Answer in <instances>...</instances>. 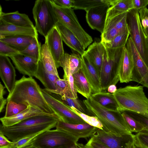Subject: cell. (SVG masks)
<instances>
[{"label":"cell","mask_w":148,"mask_h":148,"mask_svg":"<svg viewBox=\"0 0 148 148\" xmlns=\"http://www.w3.org/2000/svg\"><path fill=\"white\" fill-rule=\"evenodd\" d=\"M105 49L104 45L101 41L95 42L89 46L84 54L95 68L100 78Z\"/></svg>","instance_id":"44dd1931"},{"label":"cell","mask_w":148,"mask_h":148,"mask_svg":"<svg viewBox=\"0 0 148 148\" xmlns=\"http://www.w3.org/2000/svg\"><path fill=\"white\" fill-rule=\"evenodd\" d=\"M130 33L128 29L126 31L119 33L111 41L103 43L104 45L111 48H118L125 47L126 44Z\"/></svg>","instance_id":"8d00e7d4"},{"label":"cell","mask_w":148,"mask_h":148,"mask_svg":"<svg viewBox=\"0 0 148 148\" xmlns=\"http://www.w3.org/2000/svg\"><path fill=\"white\" fill-rule=\"evenodd\" d=\"M126 46L132 58L134 64L132 81L141 84L148 88V67L142 59L130 37L128 38Z\"/></svg>","instance_id":"7c38bea8"},{"label":"cell","mask_w":148,"mask_h":148,"mask_svg":"<svg viewBox=\"0 0 148 148\" xmlns=\"http://www.w3.org/2000/svg\"><path fill=\"white\" fill-rule=\"evenodd\" d=\"M16 68L21 74L29 77H35L38 65V60L21 53L10 56Z\"/></svg>","instance_id":"2e32d148"},{"label":"cell","mask_w":148,"mask_h":148,"mask_svg":"<svg viewBox=\"0 0 148 148\" xmlns=\"http://www.w3.org/2000/svg\"><path fill=\"white\" fill-rule=\"evenodd\" d=\"M83 101L88 114L97 117L107 133L118 137L132 134L128 128L121 112L108 109L90 96Z\"/></svg>","instance_id":"7a4b0ae2"},{"label":"cell","mask_w":148,"mask_h":148,"mask_svg":"<svg viewBox=\"0 0 148 148\" xmlns=\"http://www.w3.org/2000/svg\"><path fill=\"white\" fill-rule=\"evenodd\" d=\"M6 99L7 102L12 101L23 104L38 109L45 114L58 117L47 103L41 88L32 77L23 76L17 80L13 90L9 93Z\"/></svg>","instance_id":"6da1fadb"},{"label":"cell","mask_w":148,"mask_h":148,"mask_svg":"<svg viewBox=\"0 0 148 148\" xmlns=\"http://www.w3.org/2000/svg\"><path fill=\"white\" fill-rule=\"evenodd\" d=\"M127 23L130 37L148 67V38L142 28L137 10L133 9L127 12Z\"/></svg>","instance_id":"8992f818"},{"label":"cell","mask_w":148,"mask_h":148,"mask_svg":"<svg viewBox=\"0 0 148 148\" xmlns=\"http://www.w3.org/2000/svg\"><path fill=\"white\" fill-rule=\"evenodd\" d=\"M85 148H99L91 144L88 141L84 145Z\"/></svg>","instance_id":"11a10c76"},{"label":"cell","mask_w":148,"mask_h":148,"mask_svg":"<svg viewBox=\"0 0 148 148\" xmlns=\"http://www.w3.org/2000/svg\"><path fill=\"white\" fill-rule=\"evenodd\" d=\"M127 125L130 132H139L144 131L145 128L143 125L136 120L126 111L121 112Z\"/></svg>","instance_id":"ab89813d"},{"label":"cell","mask_w":148,"mask_h":148,"mask_svg":"<svg viewBox=\"0 0 148 148\" xmlns=\"http://www.w3.org/2000/svg\"></svg>","instance_id":"6125c7cd"},{"label":"cell","mask_w":148,"mask_h":148,"mask_svg":"<svg viewBox=\"0 0 148 148\" xmlns=\"http://www.w3.org/2000/svg\"><path fill=\"white\" fill-rule=\"evenodd\" d=\"M134 8L138 11L146 7L148 5V0H133Z\"/></svg>","instance_id":"816d5d0a"},{"label":"cell","mask_w":148,"mask_h":148,"mask_svg":"<svg viewBox=\"0 0 148 148\" xmlns=\"http://www.w3.org/2000/svg\"><path fill=\"white\" fill-rule=\"evenodd\" d=\"M91 137L109 148H137L134 145L135 135L133 134L118 137L97 128L95 133Z\"/></svg>","instance_id":"8fae6325"},{"label":"cell","mask_w":148,"mask_h":148,"mask_svg":"<svg viewBox=\"0 0 148 148\" xmlns=\"http://www.w3.org/2000/svg\"><path fill=\"white\" fill-rule=\"evenodd\" d=\"M13 142L10 141L3 134L0 132V148H11Z\"/></svg>","instance_id":"681fc988"},{"label":"cell","mask_w":148,"mask_h":148,"mask_svg":"<svg viewBox=\"0 0 148 148\" xmlns=\"http://www.w3.org/2000/svg\"><path fill=\"white\" fill-rule=\"evenodd\" d=\"M130 116L139 121L145 127L143 132L148 133V118L142 115L134 112L126 111Z\"/></svg>","instance_id":"7dc6e473"},{"label":"cell","mask_w":148,"mask_h":148,"mask_svg":"<svg viewBox=\"0 0 148 148\" xmlns=\"http://www.w3.org/2000/svg\"><path fill=\"white\" fill-rule=\"evenodd\" d=\"M88 142L99 148H109L103 144L94 140L91 137Z\"/></svg>","instance_id":"f5cc1de1"},{"label":"cell","mask_w":148,"mask_h":148,"mask_svg":"<svg viewBox=\"0 0 148 148\" xmlns=\"http://www.w3.org/2000/svg\"><path fill=\"white\" fill-rule=\"evenodd\" d=\"M142 28L147 35L148 34V9L145 7L138 10Z\"/></svg>","instance_id":"bcb514c9"},{"label":"cell","mask_w":148,"mask_h":148,"mask_svg":"<svg viewBox=\"0 0 148 148\" xmlns=\"http://www.w3.org/2000/svg\"><path fill=\"white\" fill-rule=\"evenodd\" d=\"M81 56L82 60V69L91 87L92 93L101 92L100 79L97 70L86 56L84 55Z\"/></svg>","instance_id":"ac0fdd59"},{"label":"cell","mask_w":148,"mask_h":148,"mask_svg":"<svg viewBox=\"0 0 148 148\" xmlns=\"http://www.w3.org/2000/svg\"><path fill=\"white\" fill-rule=\"evenodd\" d=\"M74 83L77 92L86 99L92 95L91 87L87 80L82 68L77 73L73 74Z\"/></svg>","instance_id":"83f0119b"},{"label":"cell","mask_w":148,"mask_h":148,"mask_svg":"<svg viewBox=\"0 0 148 148\" xmlns=\"http://www.w3.org/2000/svg\"><path fill=\"white\" fill-rule=\"evenodd\" d=\"M39 60L48 72L59 76L55 61L46 43L43 44L41 50Z\"/></svg>","instance_id":"f1b7e54d"},{"label":"cell","mask_w":148,"mask_h":148,"mask_svg":"<svg viewBox=\"0 0 148 148\" xmlns=\"http://www.w3.org/2000/svg\"><path fill=\"white\" fill-rule=\"evenodd\" d=\"M28 106L24 104L18 103L12 101L7 102L4 117H10L16 115L25 110Z\"/></svg>","instance_id":"60d3db41"},{"label":"cell","mask_w":148,"mask_h":148,"mask_svg":"<svg viewBox=\"0 0 148 148\" xmlns=\"http://www.w3.org/2000/svg\"><path fill=\"white\" fill-rule=\"evenodd\" d=\"M40 133L25 137L15 142H13V145L11 148H23L30 145L31 143Z\"/></svg>","instance_id":"f6af8a7d"},{"label":"cell","mask_w":148,"mask_h":148,"mask_svg":"<svg viewBox=\"0 0 148 148\" xmlns=\"http://www.w3.org/2000/svg\"></svg>","instance_id":"94428289"},{"label":"cell","mask_w":148,"mask_h":148,"mask_svg":"<svg viewBox=\"0 0 148 148\" xmlns=\"http://www.w3.org/2000/svg\"><path fill=\"white\" fill-rule=\"evenodd\" d=\"M44 115L49 114L44 113L38 109L28 106L26 110L16 115L8 118L3 117L1 118L0 120L2 125L7 127L12 125L32 116Z\"/></svg>","instance_id":"cb8c5ba5"},{"label":"cell","mask_w":148,"mask_h":148,"mask_svg":"<svg viewBox=\"0 0 148 148\" xmlns=\"http://www.w3.org/2000/svg\"><path fill=\"white\" fill-rule=\"evenodd\" d=\"M56 6L62 8H70L74 7V0H51Z\"/></svg>","instance_id":"c3c4849f"},{"label":"cell","mask_w":148,"mask_h":148,"mask_svg":"<svg viewBox=\"0 0 148 148\" xmlns=\"http://www.w3.org/2000/svg\"><path fill=\"white\" fill-rule=\"evenodd\" d=\"M93 99L106 109L113 111H119V107L113 93L102 91L92 94Z\"/></svg>","instance_id":"484cf974"},{"label":"cell","mask_w":148,"mask_h":148,"mask_svg":"<svg viewBox=\"0 0 148 148\" xmlns=\"http://www.w3.org/2000/svg\"><path fill=\"white\" fill-rule=\"evenodd\" d=\"M116 87V85L112 84L109 86L108 89L107 90L108 92L110 93H114L117 90Z\"/></svg>","instance_id":"db71d44e"},{"label":"cell","mask_w":148,"mask_h":148,"mask_svg":"<svg viewBox=\"0 0 148 148\" xmlns=\"http://www.w3.org/2000/svg\"><path fill=\"white\" fill-rule=\"evenodd\" d=\"M35 77L41 82L45 89L49 90L55 89L56 82L60 78L59 76L47 71L39 60L38 61V67Z\"/></svg>","instance_id":"d4e9b609"},{"label":"cell","mask_w":148,"mask_h":148,"mask_svg":"<svg viewBox=\"0 0 148 148\" xmlns=\"http://www.w3.org/2000/svg\"><path fill=\"white\" fill-rule=\"evenodd\" d=\"M5 87H4L1 83L0 84V112L4 111L5 106L7 104V99H5L3 97L5 92Z\"/></svg>","instance_id":"f907efd6"},{"label":"cell","mask_w":148,"mask_h":148,"mask_svg":"<svg viewBox=\"0 0 148 148\" xmlns=\"http://www.w3.org/2000/svg\"><path fill=\"white\" fill-rule=\"evenodd\" d=\"M41 46L40 42L38 40V36H37L25 50L20 52V53L39 60Z\"/></svg>","instance_id":"836d02e7"},{"label":"cell","mask_w":148,"mask_h":148,"mask_svg":"<svg viewBox=\"0 0 148 148\" xmlns=\"http://www.w3.org/2000/svg\"><path fill=\"white\" fill-rule=\"evenodd\" d=\"M51 1L58 21L72 32L86 48L92 42V38L80 24L73 9L59 7Z\"/></svg>","instance_id":"ba28073f"},{"label":"cell","mask_w":148,"mask_h":148,"mask_svg":"<svg viewBox=\"0 0 148 148\" xmlns=\"http://www.w3.org/2000/svg\"><path fill=\"white\" fill-rule=\"evenodd\" d=\"M134 64L132 58L126 46L121 55L119 67V81L121 83H127L132 81Z\"/></svg>","instance_id":"d6986e66"},{"label":"cell","mask_w":148,"mask_h":148,"mask_svg":"<svg viewBox=\"0 0 148 148\" xmlns=\"http://www.w3.org/2000/svg\"><path fill=\"white\" fill-rule=\"evenodd\" d=\"M56 26L62 41L72 49L81 56L83 55L86 48L72 32L59 21Z\"/></svg>","instance_id":"ffe728a7"},{"label":"cell","mask_w":148,"mask_h":148,"mask_svg":"<svg viewBox=\"0 0 148 148\" xmlns=\"http://www.w3.org/2000/svg\"><path fill=\"white\" fill-rule=\"evenodd\" d=\"M35 37L25 36L0 37V41L9 45L20 52L25 50Z\"/></svg>","instance_id":"4316f807"},{"label":"cell","mask_w":148,"mask_h":148,"mask_svg":"<svg viewBox=\"0 0 148 148\" xmlns=\"http://www.w3.org/2000/svg\"><path fill=\"white\" fill-rule=\"evenodd\" d=\"M20 53V52L9 45L0 41V55L10 56Z\"/></svg>","instance_id":"ee69618b"},{"label":"cell","mask_w":148,"mask_h":148,"mask_svg":"<svg viewBox=\"0 0 148 148\" xmlns=\"http://www.w3.org/2000/svg\"><path fill=\"white\" fill-rule=\"evenodd\" d=\"M42 94L47 103L59 118L64 122L73 124H83L86 122L73 112L70 107L41 88Z\"/></svg>","instance_id":"30bf717a"},{"label":"cell","mask_w":148,"mask_h":148,"mask_svg":"<svg viewBox=\"0 0 148 148\" xmlns=\"http://www.w3.org/2000/svg\"><path fill=\"white\" fill-rule=\"evenodd\" d=\"M110 5L106 18L134 9L133 0H111Z\"/></svg>","instance_id":"f546056e"},{"label":"cell","mask_w":148,"mask_h":148,"mask_svg":"<svg viewBox=\"0 0 148 148\" xmlns=\"http://www.w3.org/2000/svg\"><path fill=\"white\" fill-rule=\"evenodd\" d=\"M15 36H25L35 37L38 36V34L35 27L18 26L0 20V37Z\"/></svg>","instance_id":"7402d4cb"},{"label":"cell","mask_w":148,"mask_h":148,"mask_svg":"<svg viewBox=\"0 0 148 148\" xmlns=\"http://www.w3.org/2000/svg\"><path fill=\"white\" fill-rule=\"evenodd\" d=\"M70 107L73 112L82 119L86 123L93 126L103 130V125L97 117L89 116L82 113L75 108Z\"/></svg>","instance_id":"b9f144b4"},{"label":"cell","mask_w":148,"mask_h":148,"mask_svg":"<svg viewBox=\"0 0 148 148\" xmlns=\"http://www.w3.org/2000/svg\"><path fill=\"white\" fill-rule=\"evenodd\" d=\"M110 2L111 0H74L73 8L83 10L86 11L96 7L106 4L110 5Z\"/></svg>","instance_id":"1f68e13d"},{"label":"cell","mask_w":148,"mask_h":148,"mask_svg":"<svg viewBox=\"0 0 148 148\" xmlns=\"http://www.w3.org/2000/svg\"><path fill=\"white\" fill-rule=\"evenodd\" d=\"M147 36L148 38V34H147L146 35Z\"/></svg>","instance_id":"91938a15"},{"label":"cell","mask_w":148,"mask_h":148,"mask_svg":"<svg viewBox=\"0 0 148 148\" xmlns=\"http://www.w3.org/2000/svg\"><path fill=\"white\" fill-rule=\"evenodd\" d=\"M0 20L7 23L24 27H35L28 16L25 14L20 13L17 11L5 13L2 10L0 6Z\"/></svg>","instance_id":"603a6c76"},{"label":"cell","mask_w":148,"mask_h":148,"mask_svg":"<svg viewBox=\"0 0 148 148\" xmlns=\"http://www.w3.org/2000/svg\"><path fill=\"white\" fill-rule=\"evenodd\" d=\"M75 144L77 148H85L84 147V145L82 143H76Z\"/></svg>","instance_id":"6f0895ef"},{"label":"cell","mask_w":148,"mask_h":148,"mask_svg":"<svg viewBox=\"0 0 148 148\" xmlns=\"http://www.w3.org/2000/svg\"><path fill=\"white\" fill-rule=\"evenodd\" d=\"M134 145L137 148H148V133H138L135 135Z\"/></svg>","instance_id":"7bdbcfd3"},{"label":"cell","mask_w":148,"mask_h":148,"mask_svg":"<svg viewBox=\"0 0 148 148\" xmlns=\"http://www.w3.org/2000/svg\"><path fill=\"white\" fill-rule=\"evenodd\" d=\"M56 129L63 131L79 139H85L91 137L95 132L97 127L87 123L81 124H73L58 120Z\"/></svg>","instance_id":"4fadbf2b"},{"label":"cell","mask_w":148,"mask_h":148,"mask_svg":"<svg viewBox=\"0 0 148 148\" xmlns=\"http://www.w3.org/2000/svg\"><path fill=\"white\" fill-rule=\"evenodd\" d=\"M58 121L18 127L1 125L0 132L12 142H15L25 137L50 130L56 127Z\"/></svg>","instance_id":"9c48e42d"},{"label":"cell","mask_w":148,"mask_h":148,"mask_svg":"<svg viewBox=\"0 0 148 148\" xmlns=\"http://www.w3.org/2000/svg\"><path fill=\"white\" fill-rule=\"evenodd\" d=\"M62 148H77L75 143L65 146Z\"/></svg>","instance_id":"9f6ffc18"},{"label":"cell","mask_w":148,"mask_h":148,"mask_svg":"<svg viewBox=\"0 0 148 148\" xmlns=\"http://www.w3.org/2000/svg\"><path fill=\"white\" fill-rule=\"evenodd\" d=\"M37 32L45 37L58 21L51 0H37L32 9Z\"/></svg>","instance_id":"5b68a950"},{"label":"cell","mask_w":148,"mask_h":148,"mask_svg":"<svg viewBox=\"0 0 148 148\" xmlns=\"http://www.w3.org/2000/svg\"><path fill=\"white\" fill-rule=\"evenodd\" d=\"M105 47V49L100 76L102 91H106L109 86L116 85L119 81V65L125 47L114 49Z\"/></svg>","instance_id":"277c9868"},{"label":"cell","mask_w":148,"mask_h":148,"mask_svg":"<svg viewBox=\"0 0 148 148\" xmlns=\"http://www.w3.org/2000/svg\"><path fill=\"white\" fill-rule=\"evenodd\" d=\"M79 139L63 131L49 130L38 134L31 145L38 148H62L77 143Z\"/></svg>","instance_id":"52a82bcc"},{"label":"cell","mask_w":148,"mask_h":148,"mask_svg":"<svg viewBox=\"0 0 148 148\" xmlns=\"http://www.w3.org/2000/svg\"><path fill=\"white\" fill-rule=\"evenodd\" d=\"M45 90L49 93H54L61 96H64L70 98L69 85L68 81L60 78L57 80L56 83L55 89L49 90L45 88Z\"/></svg>","instance_id":"74e56055"},{"label":"cell","mask_w":148,"mask_h":148,"mask_svg":"<svg viewBox=\"0 0 148 148\" xmlns=\"http://www.w3.org/2000/svg\"><path fill=\"white\" fill-rule=\"evenodd\" d=\"M60 61L63 62L68 66L72 74L77 73L82 68V56L78 53L71 54L65 53Z\"/></svg>","instance_id":"4dcf8cb0"},{"label":"cell","mask_w":148,"mask_h":148,"mask_svg":"<svg viewBox=\"0 0 148 148\" xmlns=\"http://www.w3.org/2000/svg\"><path fill=\"white\" fill-rule=\"evenodd\" d=\"M127 12H124L112 17L106 18L118 30L119 33L128 30L127 23Z\"/></svg>","instance_id":"e575fe53"},{"label":"cell","mask_w":148,"mask_h":148,"mask_svg":"<svg viewBox=\"0 0 148 148\" xmlns=\"http://www.w3.org/2000/svg\"><path fill=\"white\" fill-rule=\"evenodd\" d=\"M119 32L109 21H106L104 29L101 35V42L106 43L111 41Z\"/></svg>","instance_id":"f35d334b"},{"label":"cell","mask_w":148,"mask_h":148,"mask_svg":"<svg viewBox=\"0 0 148 148\" xmlns=\"http://www.w3.org/2000/svg\"><path fill=\"white\" fill-rule=\"evenodd\" d=\"M51 54L56 63L57 68L60 67V62L65 54L62 40L56 26L45 37Z\"/></svg>","instance_id":"9a60e30c"},{"label":"cell","mask_w":148,"mask_h":148,"mask_svg":"<svg viewBox=\"0 0 148 148\" xmlns=\"http://www.w3.org/2000/svg\"><path fill=\"white\" fill-rule=\"evenodd\" d=\"M0 76L9 93H10L16 83V75L14 67L7 56L0 55Z\"/></svg>","instance_id":"e0dca14e"},{"label":"cell","mask_w":148,"mask_h":148,"mask_svg":"<svg viewBox=\"0 0 148 148\" xmlns=\"http://www.w3.org/2000/svg\"><path fill=\"white\" fill-rule=\"evenodd\" d=\"M49 93L53 97L59 99L67 105L75 108L84 114H88L83 101L79 100L78 98H69L64 96H61L57 94Z\"/></svg>","instance_id":"d6a6232c"},{"label":"cell","mask_w":148,"mask_h":148,"mask_svg":"<svg viewBox=\"0 0 148 148\" xmlns=\"http://www.w3.org/2000/svg\"><path fill=\"white\" fill-rule=\"evenodd\" d=\"M113 94L121 112H134L148 118V98L143 86L129 85L121 87Z\"/></svg>","instance_id":"3957f363"},{"label":"cell","mask_w":148,"mask_h":148,"mask_svg":"<svg viewBox=\"0 0 148 148\" xmlns=\"http://www.w3.org/2000/svg\"><path fill=\"white\" fill-rule=\"evenodd\" d=\"M23 148H38L35 146H33L32 145H28L27 146H26L25 147Z\"/></svg>","instance_id":"680465c9"},{"label":"cell","mask_w":148,"mask_h":148,"mask_svg":"<svg viewBox=\"0 0 148 148\" xmlns=\"http://www.w3.org/2000/svg\"><path fill=\"white\" fill-rule=\"evenodd\" d=\"M60 66L62 68L64 75L63 79L67 80L69 82L70 93V98H78L77 92L74 85L73 74L68 66L64 62L61 61Z\"/></svg>","instance_id":"d590c367"},{"label":"cell","mask_w":148,"mask_h":148,"mask_svg":"<svg viewBox=\"0 0 148 148\" xmlns=\"http://www.w3.org/2000/svg\"><path fill=\"white\" fill-rule=\"evenodd\" d=\"M111 6L106 4L91 8L86 12V19L89 26L101 34L103 32L108 11Z\"/></svg>","instance_id":"5bb4252c"}]
</instances>
